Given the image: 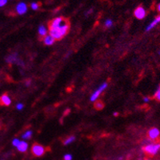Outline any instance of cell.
I'll list each match as a JSON object with an SVG mask.
<instances>
[{
	"label": "cell",
	"mask_w": 160,
	"mask_h": 160,
	"mask_svg": "<svg viewBox=\"0 0 160 160\" xmlns=\"http://www.w3.org/2000/svg\"><path fill=\"white\" fill-rule=\"evenodd\" d=\"M93 12V10L92 9H90V10H89V11H87V13H86V15H89L90 14H91Z\"/></svg>",
	"instance_id": "d4e9b609"
},
{
	"label": "cell",
	"mask_w": 160,
	"mask_h": 160,
	"mask_svg": "<svg viewBox=\"0 0 160 160\" xmlns=\"http://www.w3.org/2000/svg\"><path fill=\"white\" fill-rule=\"evenodd\" d=\"M154 98L155 99V100H157L159 102H160V86L158 87L157 90L155 91V94H154Z\"/></svg>",
	"instance_id": "e0dca14e"
},
{
	"label": "cell",
	"mask_w": 160,
	"mask_h": 160,
	"mask_svg": "<svg viewBox=\"0 0 160 160\" xmlns=\"http://www.w3.org/2000/svg\"><path fill=\"white\" fill-rule=\"evenodd\" d=\"M158 53H159V55H160V51H159V52H158Z\"/></svg>",
	"instance_id": "f546056e"
},
{
	"label": "cell",
	"mask_w": 160,
	"mask_h": 160,
	"mask_svg": "<svg viewBox=\"0 0 160 160\" xmlns=\"http://www.w3.org/2000/svg\"><path fill=\"white\" fill-rule=\"evenodd\" d=\"M148 139L151 141H155V140L159 139V137L160 135L159 130L156 127H153L151 129H150L148 131Z\"/></svg>",
	"instance_id": "5b68a950"
},
{
	"label": "cell",
	"mask_w": 160,
	"mask_h": 160,
	"mask_svg": "<svg viewBox=\"0 0 160 160\" xmlns=\"http://www.w3.org/2000/svg\"><path fill=\"white\" fill-rule=\"evenodd\" d=\"M38 35L42 38H43L47 35V30L43 25H41L38 27Z\"/></svg>",
	"instance_id": "4fadbf2b"
},
{
	"label": "cell",
	"mask_w": 160,
	"mask_h": 160,
	"mask_svg": "<svg viewBox=\"0 0 160 160\" xmlns=\"http://www.w3.org/2000/svg\"><path fill=\"white\" fill-rule=\"evenodd\" d=\"M16 12H17L18 15H24L27 11V6L25 3H19L16 6Z\"/></svg>",
	"instance_id": "ba28073f"
},
{
	"label": "cell",
	"mask_w": 160,
	"mask_h": 160,
	"mask_svg": "<svg viewBox=\"0 0 160 160\" xmlns=\"http://www.w3.org/2000/svg\"><path fill=\"white\" fill-rule=\"evenodd\" d=\"M107 82L102 83V84L101 85L99 88H98V90H96L94 92L93 95H91V97H90V101L95 102V100H97V99L99 98V96L100 95L102 91L107 88Z\"/></svg>",
	"instance_id": "277c9868"
},
{
	"label": "cell",
	"mask_w": 160,
	"mask_h": 160,
	"mask_svg": "<svg viewBox=\"0 0 160 160\" xmlns=\"http://www.w3.org/2000/svg\"><path fill=\"white\" fill-rule=\"evenodd\" d=\"M70 30V23L67 18H64L63 22L58 26L49 28V35L55 38V40H61L67 35Z\"/></svg>",
	"instance_id": "6da1fadb"
},
{
	"label": "cell",
	"mask_w": 160,
	"mask_h": 160,
	"mask_svg": "<svg viewBox=\"0 0 160 160\" xmlns=\"http://www.w3.org/2000/svg\"><path fill=\"white\" fill-rule=\"evenodd\" d=\"M7 3V0H0V7L5 6Z\"/></svg>",
	"instance_id": "7402d4cb"
},
{
	"label": "cell",
	"mask_w": 160,
	"mask_h": 160,
	"mask_svg": "<svg viewBox=\"0 0 160 160\" xmlns=\"http://www.w3.org/2000/svg\"><path fill=\"white\" fill-rule=\"evenodd\" d=\"M31 7L32 10L34 11H37L38 8H39V4L38 3H32L31 4Z\"/></svg>",
	"instance_id": "d6986e66"
},
{
	"label": "cell",
	"mask_w": 160,
	"mask_h": 160,
	"mask_svg": "<svg viewBox=\"0 0 160 160\" xmlns=\"http://www.w3.org/2000/svg\"><path fill=\"white\" fill-rule=\"evenodd\" d=\"M16 108H17L18 110H22L23 108V104H22V103H18V104H17V106H16Z\"/></svg>",
	"instance_id": "603a6c76"
},
{
	"label": "cell",
	"mask_w": 160,
	"mask_h": 160,
	"mask_svg": "<svg viewBox=\"0 0 160 160\" xmlns=\"http://www.w3.org/2000/svg\"><path fill=\"white\" fill-rule=\"evenodd\" d=\"M43 43L45 45H47V46H50V45H53L54 43L55 42V38H53L52 36H50V35H47L43 38Z\"/></svg>",
	"instance_id": "30bf717a"
},
{
	"label": "cell",
	"mask_w": 160,
	"mask_h": 160,
	"mask_svg": "<svg viewBox=\"0 0 160 160\" xmlns=\"http://www.w3.org/2000/svg\"><path fill=\"white\" fill-rule=\"evenodd\" d=\"M75 140V136L68 137L67 139H66L63 141V144L64 145H69V144H70L71 143H73Z\"/></svg>",
	"instance_id": "9a60e30c"
},
{
	"label": "cell",
	"mask_w": 160,
	"mask_h": 160,
	"mask_svg": "<svg viewBox=\"0 0 160 160\" xmlns=\"http://www.w3.org/2000/svg\"><path fill=\"white\" fill-rule=\"evenodd\" d=\"M30 85H31V80H27V81L26 82V87H28Z\"/></svg>",
	"instance_id": "484cf974"
},
{
	"label": "cell",
	"mask_w": 160,
	"mask_h": 160,
	"mask_svg": "<svg viewBox=\"0 0 160 160\" xmlns=\"http://www.w3.org/2000/svg\"><path fill=\"white\" fill-rule=\"evenodd\" d=\"M17 148L18 150V151L25 152L26 151V150L28 148V144H27L26 142L22 141V142H20V143L18 144V146H17Z\"/></svg>",
	"instance_id": "7c38bea8"
},
{
	"label": "cell",
	"mask_w": 160,
	"mask_h": 160,
	"mask_svg": "<svg viewBox=\"0 0 160 160\" xmlns=\"http://www.w3.org/2000/svg\"><path fill=\"white\" fill-rule=\"evenodd\" d=\"M32 136V131H27L26 132H25L23 135H22V138L23 139H30Z\"/></svg>",
	"instance_id": "2e32d148"
},
{
	"label": "cell",
	"mask_w": 160,
	"mask_h": 160,
	"mask_svg": "<svg viewBox=\"0 0 160 160\" xmlns=\"http://www.w3.org/2000/svg\"><path fill=\"white\" fill-rule=\"evenodd\" d=\"M118 115H119V113H118V112H114V116H118Z\"/></svg>",
	"instance_id": "83f0119b"
},
{
	"label": "cell",
	"mask_w": 160,
	"mask_h": 160,
	"mask_svg": "<svg viewBox=\"0 0 160 160\" xmlns=\"http://www.w3.org/2000/svg\"><path fill=\"white\" fill-rule=\"evenodd\" d=\"M144 153L149 156H154L160 151V143H151L142 147Z\"/></svg>",
	"instance_id": "7a4b0ae2"
},
{
	"label": "cell",
	"mask_w": 160,
	"mask_h": 160,
	"mask_svg": "<svg viewBox=\"0 0 160 160\" xmlns=\"http://www.w3.org/2000/svg\"><path fill=\"white\" fill-rule=\"evenodd\" d=\"M64 160H72V155L70 154H65L64 155Z\"/></svg>",
	"instance_id": "44dd1931"
},
{
	"label": "cell",
	"mask_w": 160,
	"mask_h": 160,
	"mask_svg": "<svg viewBox=\"0 0 160 160\" xmlns=\"http://www.w3.org/2000/svg\"><path fill=\"white\" fill-rule=\"evenodd\" d=\"M134 16L138 18V19H143L146 16V10L143 8L142 6H138L136 9H135V11L134 12Z\"/></svg>",
	"instance_id": "8992f818"
},
{
	"label": "cell",
	"mask_w": 160,
	"mask_h": 160,
	"mask_svg": "<svg viewBox=\"0 0 160 160\" xmlns=\"http://www.w3.org/2000/svg\"><path fill=\"white\" fill-rule=\"evenodd\" d=\"M149 100H150V99H149L148 97H144V98H143V101L145 102H149Z\"/></svg>",
	"instance_id": "cb8c5ba5"
},
{
	"label": "cell",
	"mask_w": 160,
	"mask_h": 160,
	"mask_svg": "<svg viewBox=\"0 0 160 160\" xmlns=\"http://www.w3.org/2000/svg\"><path fill=\"white\" fill-rule=\"evenodd\" d=\"M19 143H20V141L18 139H15L12 141V145L14 146H18Z\"/></svg>",
	"instance_id": "ffe728a7"
},
{
	"label": "cell",
	"mask_w": 160,
	"mask_h": 160,
	"mask_svg": "<svg viewBox=\"0 0 160 160\" xmlns=\"http://www.w3.org/2000/svg\"><path fill=\"white\" fill-rule=\"evenodd\" d=\"M6 61L9 63H17L18 65H23V63L21 61L19 58H18L17 54H14V55H11L6 58Z\"/></svg>",
	"instance_id": "52a82bcc"
},
{
	"label": "cell",
	"mask_w": 160,
	"mask_h": 160,
	"mask_svg": "<svg viewBox=\"0 0 160 160\" xmlns=\"http://www.w3.org/2000/svg\"><path fill=\"white\" fill-rule=\"evenodd\" d=\"M144 160H151V159H144Z\"/></svg>",
	"instance_id": "f1b7e54d"
},
{
	"label": "cell",
	"mask_w": 160,
	"mask_h": 160,
	"mask_svg": "<svg viewBox=\"0 0 160 160\" xmlns=\"http://www.w3.org/2000/svg\"><path fill=\"white\" fill-rule=\"evenodd\" d=\"M0 103L3 106H10L11 103V99L7 95H3L0 97Z\"/></svg>",
	"instance_id": "9c48e42d"
},
{
	"label": "cell",
	"mask_w": 160,
	"mask_h": 160,
	"mask_svg": "<svg viewBox=\"0 0 160 160\" xmlns=\"http://www.w3.org/2000/svg\"><path fill=\"white\" fill-rule=\"evenodd\" d=\"M159 23H160V15H159L158 17L155 18L154 20L151 22V23L149 24V26L146 27V31H151V30L152 28H154V26H156V25H157Z\"/></svg>",
	"instance_id": "8fae6325"
},
{
	"label": "cell",
	"mask_w": 160,
	"mask_h": 160,
	"mask_svg": "<svg viewBox=\"0 0 160 160\" xmlns=\"http://www.w3.org/2000/svg\"><path fill=\"white\" fill-rule=\"evenodd\" d=\"M112 25H113V22H112V20L110 19V18L107 19L106 22H105V26H106V27H107V28H110Z\"/></svg>",
	"instance_id": "ac0fdd59"
},
{
	"label": "cell",
	"mask_w": 160,
	"mask_h": 160,
	"mask_svg": "<svg viewBox=\"0 0 160 160\" xmlns=\"http://www.w3.org/2000/svg\"><path fill=\"white\" fill-rule=\"evenodd\" d=\"M94 107L95 108L96 110H98V111H100V110H102L104 107V102H102V100H97L95 102V104H94Z\"/></svg>",
	"instance_id": "5bb4252c"
},
{
	"label": "cell",
	"mask_w": 160,
	"mask_h": 160,
	"mask_svg": "<svg viewBox=\"0 0 160 160\" xmlns=\"http://www.w3.org/2000/svg\"><path fill=\"white\" fill-rule=\"evenodd\" d=\"M31 152L35 157H41L45 154L46 149L43 146L40 145L38 143H34L31 147Z\"/></svg>",
	"instance_id": "3957f363"
},
{
	"label": "cell",
	"mask_w": 160,
	"mask_h": 160,
	"mask_svg": "<svg viewBox=\"0 0 160 160\" xmlns=\"http://www.w3.org/2000/svg\"><path fill=\"white\" fill-rule=\"evenodd\" d=\"M157 9H158V11H159L160 13V3H159V5H158Z\"/></svg>",
	"instance_id": "4316f807"
}]
</instances>
